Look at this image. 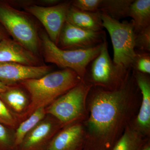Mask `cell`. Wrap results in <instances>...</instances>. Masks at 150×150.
Wrapping results in <instances>:
<instances>
[{
    "instance_id": "obj_9",
    "label": "cell",
    "mask_w": 150,
    "mask_h": 150,
    "mask_svg": "<svg viewBox=\"0 0 150 150\" xmlns=\"http://www.w3.org/2000/svg\"><path fill=\"white\" fill-rule=\"evenodd\" d=\"M105 31L87 30L65 22L60 33L57 46L64 50H86L102 44Z\"/></svg>"
},
{
    "instance_id": "obj_8",
    "label": "cell",
    "mask_w": 150,
    "mask_h": 150,
    "mask_svg": "<svg viewBox=\"0 0 150 150\" xmlns=\"http://www.w3.org/2000/svg\"><path fill=\"white\" fill-rule=\"evenodd\" d=\"M71 3V1H64L51 6L32 4L23 8L26 12L40 21L46 30L48 37L57 45Z\"/></svg>"
},
{
    "instance_id": "obj_16",
    "label": "cell",
    "mask_w": 150,
    "mask_h": 150,
    "mask_svg": "<svg viewBox=\"0 0 150 150\" xmlns=\"http://www.w3.org/2000/svg\"><path fill=\"white\" fill-rule=\"evenodd\" d=\"M66 21L76 27L93 31L103 30L101 13L83 11L71 6L67 13Z\"/></svg>"
},
{
    "instance_id": "obj_6",
    "label": "cell",
    "mask_w": 150,
    "mask_h": 150,
    "mask_svg": "<svg viewBox=\"0 0 150 150\" xmlns=\"http://www.w3.org/2000/svg\"><path fill=\"white\" fill-rule=\"evenodd\" d=\"M91 87L82 81L45 108L46 114L58 119L64 127L86 121L88 116L86 99Z\"/></svg>"
},
{
    "instance_id": "obj_20",
    "label": "cell",
    "mask_w": 150,
    "mask_h": 150,
    "mask_svg": "<svg viewBox=\"0 0 150 150\" xmlns=\"http://www.w3.org/2000/svg\"><path fill=\"white\" fill-rule=\"evenodd\" d=\"M46 115L45 108H40L19 124L15 130V134L17 148L26 135L35 128Z\"/></svg>"
},
{
    "instance_id": "obj_2",
    "label": "cell",
    "mask_w": 150,
    "mask_h": 150,
    "mask_svg": "<svg viewBox=\"0 0 150 150\" xmlns=\"http://www.w3.org/2000/svg\"><path fill=\"white\" fill-rule=\"evenodd\" d=\"M81 81L72 70L65 69L20 83L30 97V104L25 119L38 108L47 107Z\"/></svg>"
},
{
    "instance_id": "obj_23",
    "label": "cell",
    "mask_w": 150,
    "mask_h": 150,
    "mask_svg": "<svg viewBox=\"0 0 150 150\" xmlns=\"http://www.w3.org/2000/svg\"><path fill=\"white\" fill-rule=\"evenodd\" d=\"M0 123L16 130L20 122L0 98Z\"/></svg>"
},
{
    "instance_id": "obj_28",
    "label": "cell",
    "mask_w": 150,
    "mask_h": 150,
    "mask_svg": "<svg viewBox=\"0 0 150 150\" xmlns=\"http://www.w3.org/2000/svg\"><path fill=\"white\" fill-rule=\"evenodd\" d=\"M141 150H150V139L146 143Z\"/></svg>"
},
{
    "instance_id": "obj_17",
    "label": "cell",
    "mask_w": 150,
    "mask_h": 150,
    "mask_svg": "<svg viewBox=\"0 0 150 150\" xmlns=\"http://www.w3.org/2000/svg\"><path fill=\"white\" fill-rule=\"evenodd\" d=\"M127 17L131 22L135 34L150 26V0H134L128 10Z\"/></svg>"
},
{
    "instance_id": "obj_13",
    "label": "cell",
    "mask_w": 150,
    "mask_h": 150,
    "mask_svg": "<svg viewBox=\"0 0 150 150\" xmlns=\"http://www.w3.org/2000/svg\"><path fill=\"white\" fill-rule=\"evenodd\" d=\"M86 134L83 122L65 126L55 135L47 150H83Z\"/></svg>"
},
{
    "instance_id": "obj_11",
    "label": "cell",
    "mask_w": 150,
    "mask_h": 150,
    "mask_svg": "<svg viewBox=\"0 0 150 150\" xmlns=\"http://www.w3.org/2000/svg\"><path fill=\"white\" fill-rule=\"evenodd\" d=\"M132 71L142 95V100L138 113L130 126L144 137L150 138V75Z\"/></svg>"
},
{
    "instance_id": "obj_27",
    "label": "cell",
    "mask_w": 150,
    "mask_h": 150,
    "mask_svg": "<svg viewBox=\"0 0 150 150\" xmlns=\"http://www.w3.org/2000/svg\"><path fill=\"white\" fill-rule=\"evenodd\" d=\"M8 87L9 86L6 85L5 84L0 81V93H2L6 91Z\"/></svg>"
},
{
    "instance_id": "obj_14",
    "label": "cell",
    "mask_w": 150,
    "mask_h": 150,
    "mask_svg": "<svg viewBox=\"0 0 150 150\" xmlns=\"http://www.w3.org/2000/svg\"><path fill=\"white\" fill-rule=\"evenodd\" d=\"M0 63H15L28 66L42 65L38 56L10 37L0 43Z\"/></svg>"
},
{
    "instance_id": "obj_24",
    "label": "cell",
    "mask_w": 150,
    "mask_h": 150,
    "mask_svg": "<svg viewBox=\"0 0 150 150\" xmlns=\"http://www.w3.org/2000/svg\"><path fill=\"white\" fill-rule=\"evenodd\" d=\"M135 48L138 51L150 53V26L136 34Z\"/></svg>"
},
{
    "instance_id": "obj_12",
    "label": "cell",
    "mask_w": 150,
    "mask_h": 150,
    "mask_svg": "<svg viewBox=\"0 0 150 150\" xmlns=\"http://www.w3.org/2000/svg\"><path fill=\"white\" fill-rule=\"evenodd\" d=\"M51 70V67L45 65L28 66L0 63V81L8 86L13 85L26 80L41 77L50 72Z\"/></svg>"
},
{
    "instance_id": "obj_22",
    "label": "cell",
    "mask_w": 150,
    "mask_h": 150,
    "mask_svg": "<svg viewBox=\"0 0 150 150\" xmlns=\"http://www.w3.org/2000/svg\"><path fill=\"white\" fill-rule=\"evenodd\" d=\"M136 56L131 65V69L135 71L150 75V54L136 50Z\"/></svg>"
},
{
    "instance_id": "obj_15",
    "label": "cell",
    "mask_w": 150,
    "mask_h": 150,
    "mask_svg": "<svg viewBox=\"0 0 150 150\" xmlns=\"http://www.w3.org/2000/svg\"><path fill=\"white\" fill-rule=\"evenodd\" d=\"M0 98L18 118L20 123L24 121L30 104V97L21 85L9 86L6 91L0 93Z\"/></svg>"
},
{
    "instance_id": "obj_18",
    "label": "cell",
    "mask_w": 150,
    "mask_h": 150,
    "mask_svg": "<svg viewBox=\"0 0 150 150\" xmlns=\"http://www.w3.org/2000/svg\"><path fill=\"white\" fill-rule=\"evenodd\" d=\"M150 139L129 125L110 150H141Z\"/></svg>"
},
{
    "instance_id": "obj_3",
    "label": "cell",
    "mask_w": 150,
    "mask_h": 150,
    "mask_svg": "<svg viewBox=\"0 0 150 150\" xmlns=\"http://www.w3.org/2000/svg\"><path fill=\"white\" fill-rule=\"evenodd\" d=\"M28 15L16 8L8 1L0 0V23L13 40L38 56L40 50L39 32Z\"/></svg>"
},
{
    "instance_id": "obj_21",
    "label": "cell",
    "mask_w": 150,
    "mask_h": 150,
    "mask_svg": "<svg viewBox=\"0 0 150 150\" xmlns=\"http://www.w3.org/2000/svg\"><path fill=\"white\" fill-rule=\"evenodd\" d=\"M15 130L0 123V150H17Z\"/></svg>"
},
{
    "instance_id": "obj_5",
    "label": "cell",
    "mask_w": 150,
    "mask_h": 150,
    "mask_svg": "<svg viewBox=\"0 0 150 150\" xmlns=\"http://www.w3.org/2000/svg\"><path fill=\"white\" fill-rule=\"evenodd\" d=\"M40 48L45 62L72 70L83 79L87 67L99 54L101 45L86 50H64L51 41L45 32L39 33Z\"/></svg>"
},
{
    "instance_id": "obj_1",
    "label": "cell",
    "mask_w": 150,
    "mask_h": 150,
    "mask_svg": "<svg viewBox=\"0 0 150 150\" xmlns=\"http://www.w3.org/2000/svg\"><path fill=\"white\" fill-rule=\"evenodd\" d=\"M142 95L132 70L119 88L92 87L86 99L88 116L83 122L86 141L83 150H110L136 117Z\"/></svg>"
},
{
    "instance_id": "obj_26",
    "label": "cell",
    "mask_w": 150,
    "mask_h": 150,
    "mask_svg": "<svg viewBox=\"0 0 150 150\" xmlns=\"http://www.w3.org/2000/svg\"><path fill=\"white\" fill-rule=\"evenodd\" d=\"M10 37L6 30L0 23V43L4 39Z\"/></svg>"
},
{
    "instance_id": "obj_4",
    "label": "cell",
    "mask_w": 150,
    "mask_h": 150,
    "mask_svg": "<svg viewBox=\"0 0 150 150\" xmlns=\"http://www.w3.org/2000/svg\"><path fill=\"white\" fill-rule=\"evenodd\" d=\"M132 70L114 63L108 52L106 38L99 54L87 67L82 81L91 87L114 91L124 83Z\"/></svg>"
},
{
    "instance_id": "obj_10",
    "label": "cell",
    "mask_w": 150,
    "mask_h": 150,
    "mask_svg": "<svg viewBox=\"0 0 150 150\" xmlns=\"http://www.w3.org/2000/svg\"><path fill=\"white\" fill-rule=\"evenodd\" d=\"M64 127L58 119L47 114L24 137L17 150H47L55 135Z\"/></svg>"
},
{
    "instance_id": "obj_7",
    "label": "cell",
    "mask_w": 150,
    "mask_h": 150,
    "mask_svg": "<svg viewBox=\"0 0 150 150\" xmlns=\"http://www.w3.org/2000/svg\"><path fill=\"white\" fill-rule=\"evenodd\" d=\"M101 13L102 25L108 31L113 49V62L128 69L136 56L135 38L136 34L131 21L121 22Z\"/></svg>"
},
{
    "instance_id": "obj_19",
    "label": "cell",
    "mask_w": 150,
    "mask_h": 150,
    "mask_svg": "<svg viewBox=\"0 0 150 150\" xmlns=\"http://www.w3.org/2000/svg\"><path fill=\"white\" fill-rule=\"evenodd\" d=\"M134 0H102L99 11L119 21L127 17L128 10Z\"/></svg>"
},
{
    "instance_id": "obj_25",
    "label": "cell",
    "mask_w": 150,
    "mask_h": 150,
    "mask_svg": "<svg viewBox=\"0 0 150 150\" xmlns=\"http://www.w3.org/2000/svg\"><path fill=\"white\" fill-rule=\"evenodd\" d=\"M102 0H74L71 1V6L83 11L96 12L99 11Z\"/></svg>"
}]
</instances>
